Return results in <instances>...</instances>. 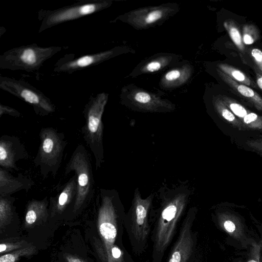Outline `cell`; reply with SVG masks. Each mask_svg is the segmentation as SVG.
I'll list each match as a JSON object with an SVG mask.
<instances>
[{
	"mask_svg": "<svg viewBox=\"0 0 262 262\" xmlns=\"http://www.w3.org/2000/svg\"><path fill=\"white\" fill-rule=\"evenodd\" d=\"M122 99L134 110L143 112L165 113L173 111L175 105L157 95L139 88L122 89Z\"/></svg>",
	"mask_w": 262,
	"mask_h": 262,
	"instance_id": "10",
	"label": "cell"
},
{
	"mask_svg": "<svg viewBox=\"0 0 262 262\" xmlns=\"http://www.w3.org/2000/svg\"><path fill=\"white\" fill-rule=\"evenodd\" d=\"M192 71L191 66L186 64L170 70L162 77L161 87L172 89L182 85L190 78Z\"/></svg>",
	"mask_w": 262,
	"mask_h": 262,
	"instance_id": "16",
	"label": "cell"
},
{
	"mask_svg": "<svg viewBox=\"0 0 262 262\" xmlns=\"http://www.w3.org/2000/svg\"><path fill=\"white\" fill-rule=\"evenodd\" d=\"M112 2L108 0H90L79 2L54 10L39 12L41 32L54 26L100 11L109 7Z\"/></svg>",
	"mask_w": 262,
	"mask_h": 262,
	"instance_id": "7",
	"label": "cell"
},
{
	"mask_svg": "<svg viewBox=\"0 0 262 262\" xmlns=\"http://www.w3.org/2000/svg\"><path fill=\"white\" fill-rule=\"evenodd\" d=\"M29 155L25 146L16 136L3 135L0 138V167L18 171L17 162L28 159Z\"/></svg>",
	"mask_w": 262,
	"mask_h": 262,
	"instance_id": "13",
	"label": "cell"
},
{
	"mask_svg": "<svg viewBox=\"0 0 262 262\" xmlns=\"http://www.w3.org/2000/svg\"><path fill=\"white\" fill-rule=\"evenodd\" d=\"M124 49L121 47L102 51L97 53L85 55L75 58L67 55L60 58L55 64L54 71L72 74L73 72L100 64L120 54Z\"/></svg>",
	"mask_w": 262,
	"mask_h": 262,
	"instance_id": "12",
	"label": "cell"
},
{
	"mask_svg": "<svg viewBox=\"0 0 262 262\" xmlns=\"http://www.w3.org/2000/svg\"><path fill=\"white\" fill-rule=\"evenodd\" d=\"M174 4H164L133 10L118 18L137 29H145L173 14L178 10Z\"/></svg>",
	"mask_w": 262,
	"mask_h": 262,
	"instance_id": "11",
	"label": "cell"
},
{
	"mask_svg": "<svg viewBox=\"0 0 262 262\" xmlns=\"http://www.w3.org/2000/svg\"><path fill=\"white\" fill-rule=\"evenodd\" d=\"M72 171L76 175L77 195L74 209L79 210L86 206L95 198L96 191L91 156L81 144L78 145L67 163L64 174Z\"/></svg>",
	"mask_w": 262,
	"mask_h": 262,
	"instance_id": "4",
	"label": "cell"
},
{
	"mask_svg": "<svg viewBox=\"0 0 262 262\" xmlns=\"http://www.w3.org/2000/svg\"><path fill=\"white\" fill-rule=\"evenodd\" d=\"M108 97V94L101 93L92 97L83 111L85 124L81 128V134L94 156L96 170L104 162L102 116Z\"/></svg>",
	"mask_w": 262,
	"mask_h": 262,
	"instance_id": "3",
	"label": "cell"
},
{
	"mask_svg": "<svg viewBox=\"0 0 262 262\" xmlns=\"http://www.w3.org/2000/svg\"><path fill=\"white\" fill-rule=\"evenodd\" d=\"M224 227L225 229L229 232H233L235 229V226L234 224L230 221H225L224 223Z\"/></svg>",
	"mask_w": 262,
	"mask_h": 262,
	"instance_id": "27",
	"label": "cell"
},
{
	"mask_svg": "<svg viewBox=\"0 0 262 262\" xmlns=\"http://www.w3.org/2000/svg\"><path fill=\"white\" fill-rule=\"evenodd\" d=\"M246 144L253 150L262 153V139L247 141Z\"/></svg>",
	"mask_w": 262,
	"mask_h": 262,
	"instance_id": "25",
	"label": "cell"
},
{
	"mask_svg": "<svg viewBox=\"0 0 262 262\" xmlns=\"http://www.w3.org/2000/svg\"><path fill=\"white\" fill-rule=\"evenodd\" d=\"M212 103L216 113L223 120L239 130H246L241 121L229 109L220 96L213 98Z\"/></svg>",
	"mask_w": 262,
	"mask_h": 262,
	"instance_id": "18",
	"label": "cell"
},
{
	"mask_svg": "<svg viewBox=\"0 0 262 262\" xmlns=\"http://www.w3.org/2000/svg\"><path fill=\"white\" fill-rule=\"evenodd\" d=\"M15 260V257L12 254H6L0 257V262H14Z\"/></svg>",
	"mask_w": 262,
	"mask_h": 262,
	"instance_id": "29",
	"label": "cell"
},
{
	"mask_svg": "<svg viewBox=\"0 0 262 262\" xmlns=\"http://www.w3.org/2000/svg\"><path fill=\"white\" fill-rule=\"evenodd\" d=\"M155 192L143 198L138 188L134 191L131 206L124 218V224L134 253L140 255L147 247L151 233L150 211Z\"/></svg>",
	"mask_w": 262,
	"mask_h": 262,
	"instance_id": "2",
	"label": "cell"
},
{
	"mask_svg": "<svg viewBox=\"0 0 262 262\" xmlns=\"http://www.w3.org/2000/svg\"><path fill=\"white\" fill-rule=\"evenodd\" d=\"M249 54L257 66L256 69L262 75V51L257 48H252L249 51Z\"/></svg>",
	"mask_w": 262,
	"mask_h": 262,
	"instance_id": "23",
	"label": "cell"
},
{
	"mask_svg": "<svg viewBox=\"0 0 262 262\" xmlns=\"http://www.w3.org/2000/svg\"><path fill=\"white\" fill-rule=\"evenodd\" d=\"M40 144L33 160L43 179L51 174L55 177L62 163L63 152L67 144L63 133L52 127H44L39 133Z\"/></svg>",
	"mask_w": 262,
	"mask_h": 262,
	"instance_id": "5",
	"label": "cell"
},
{
	"mask_svg": "<svg viewBox=\"0 0 262 262\" xmlns=\"http://www.w3.org/2000/svg\"><path fill=\"white\" fill-rule=\"evenodd\" d=\"M258 33L256 28L252 25H246L243 27L242 40L244 45H251L257 39Z\"/></svg>",
	"mask_w": 262,
	"mask_h": 262,
	"instance_id": "22",
	"label": "cell"
},
{
	"mask_svg": "<svg viewBox=\"0 0 262 262\" xmlns=\"http://www.w3.org/2000/svg\"><path fill=\"white\" fill-rule=\"evenodd\" d=\"M175 57L174 55L169 54H163L158 56L151 58L148 60L141 64L137 68V72L134 74H141L154 73L159 71L171 63L174 62Z\"/></svg>",
	"mask_w": 262,
	"mask_h": 262,
	"instance_id": "17",
	"label": "cell"
},
{
	"mask_svg": "<svg viewBox=\"0 0 262 262\" xmlns=\"http://www.w3.org/2000/svg\"><path fill=\"white\" fill-rule=\"evenodd\" d=\"M6 249V246L5 244H1L0 245V252H2Z\"/></svg>",
	"mask_w": 262,
	"mask_h": 262,
	"instance_id": "30",
	"label": "cell"
},
{
	"mask_svg": "<svg viewBox=\"0 0 262 262\" xmlns=\"http://www.w3.org/2000/svg\"><path fill=\"white\" fill-rule=\"evenodd\" d=\"M255 72L256 75V83L258 88L262 91V75L259 73L255 67Z\"/></svg>",
	"mask_w": 262,
	"mask_h": 262,
	"instance_id": "28",
	"label": "cell"
},
{
	"mask_svg": "<svg viewBox=\"0 0 262 262\" xmlns=\"http://www.w3.org/2000/svg\"><path fill=\"white\" fill-rule=\"evenodd\" d=\"M112 256L114 259L123 262V254L121 250L117 246H114L111 251Z\"/></svg>",
	"mask_w": 262,
	"mask_h": 262,
	"instance_id": "26",
	"label": "cell"
},
{
	"mask_svg": "<svg viewBox=\"0 0 262 262\" xmlns=\"http://www.w3.org/2000/svg\"><path fill=\"white\" fill-rule=\"evenodd\" d=\"M216 67L217 69L236 82L251 88L258 89L256 82H254L242 71L226 63H218Z\"/></svg>",
	"mask_w": 262,
	"mask_h": 262,
	"instance_id": "19",
	"label": "cell"
},
{
	"mask_svg": "<svg viewBox=\"0 0 262 262\" xmlns=\"http://www.w3.org/2000/svg\"><path fill=\"white\" fill-rule=\"evenodd\" d=\"M62 50V47H43L36 44L11 49L0 56V68L27 72L37 71L48 59Z\"/></svg>",
	"mask_w": 262,
	"mask_h": 262,
	"instance_id": "6",
	"label": "cell"
},
{
	"mask_svg": "<svg viewBox=\"0 0 262 262\" xmlns=\"http://www.w3.org/2000/svg\"><path fill=\"white\" fill-rule=\"evenodd\" d=\"M34 185V181L22 173L14 177L8 170L0 167V196L11 195L23 190L27 192Z\"/></svg>",
	"mask_w": 262,
	"mask_h": 262,
	"instance_id": "14",
	"label": "cell"
},
{
	"mask_svg": "<svg viewBox=\"0 0 262 262\" xmlns=\"http://www.w3.org/2000/svg\"><path fill=\"white\" fill-rule=\"evenodd\" d=\"M0 88L30 104L35 113L40 116H48L55 111L51 100L26 81L1 76Z\"/></svg>",
	"mask_w": 262,
	"mask_h": 262,
	"instance_id": "8",
	"label": "cell"
},
{
	"mask_svg": "<svg viewBox=\"0 0 262 262\" xmlns=\"http://www.w3.org/2000/svg\"><path fill=\"white\" fill-rule=\"evenodd\" d=\"M197 211L195 206L187 210L167 262H190L196 244V233L192 231V226Z\"/></svg>",
	"mask_w": 262,
	"mask_h": 262,
	"instance_id": "9",
	"label": "cell"
},
{
	"mask_svg": "<svg viewBox=\"0 0 262 262\" xmlns=\"http://www.w3.org/2000/svg\"><path fill=\"white\" fill-rule=\"evenodd\" d=\"M192 192L187 182H181L170 187L162 186L156 192L159 206L156 209L152 207L150 216L153 225L150 236L152 243L151 262H162Z\"/></svg>",
	"mask_w": 262,
	"mask_h": 262,
	"instance_id": "1",
	"label": "cell"
},
{
	"mask_svg": "<svg viewBox=\"0 0 262 262\" xmlns=\"http://www.w3.org/2000/svg\"><path fill=\"white\" fill-rule=\"evenodd\" d=\"M217 73L221 79L237 95L245 99L256 110L262 112V97L252 88L239 83L219 69Z\"/></svg>",
	"mask_w": 262,
	"mask_h": 262,
	"instance_id": "15",
	"label": "cell"
},
{
	"mask_svg": "<svg viewBox=\"0 0 262 262\" xmlns=\"http://www.w3.org/2000/svg\"><path fill=\"white\" fill-rule=\"evenodd\" d=\"M248 262H257V261L253 260H251L249 261Z\"/></svg>",
	"mask_w": 262,
	"mask_h": 262,
	"instance_id": "31",
	"label": "cell"
},
{
	"mask_svg": "<svg viewBox=\"0 0 262 262\" xmlns=\"http://www.w3.org/2000/svg\"><path fill=\"white\" fill-rule=\"evenodd\" d=\"M246 129L262 130V116L259 115L250 110L241 120Z\"/></svg>",
	"mask_w": 262,
	"mask_h": 262,
	"instance_id": "21",
	"label": "cell"
},
{
	"mask_svg": "<svg viewBox=\"0 0 262 262\" xmlns=\"http://www.w3.org/2000/svg\"><path fill=\"white\" fill-rule=\"evenodd\" d=\"M9 115L15 117H19L21 114L16 110L11 107L8 106L0 105V117H1L3 115Z\"/></svg>",
	"mask_w": 262,
	"mask_h": 262,
	"instance_id": "24",
	"label": "cell"
},
{
	"mask_svg": "<svg viewBox=\"0 0 262 262\" xmlns=\"http://www.w3.org/2000/svg\"><path fill=\"white\" fill-rule=\"evenodd\" d=\"M224 26L236 47L241 52H244L245 48L243 42L242 35L236 24L233 21L229 20L225 21Z\"/></svg>",
	"mask_w": 262,
	"mask_h": 262,
	"instance_id": "20",
	"label": "cell"
}]
</instances>
